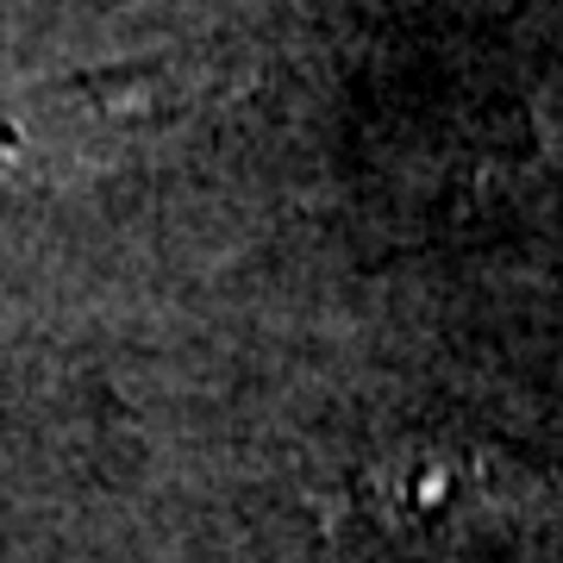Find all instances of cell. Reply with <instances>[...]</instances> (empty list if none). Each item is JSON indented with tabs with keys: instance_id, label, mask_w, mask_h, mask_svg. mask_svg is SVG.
<instances>
[{
	"instance_id": "6da1fadb",
	"label": "cell",
	"mask_w": 563,
	"mask_h": 563,
	"mask_svg": "<svg viewBox=\"0 0 563 563\" xmlns=\"http://www.w3.org/2000/svg\"><path fill=\"white\" fill-rule=\"evenodd\" d=\"M357 507L426 558H495L563 520V483L483 439H407L363 463Z\"/></svg>"
},
{
	"instance_id": "7a4b0ae2",
	"label": "cell",
	"mask_w": 563,
	"mask_h": 563,
	"mask_svg": "<svg viewBox=\"0 0 563 563\" xmlns=\"http://www.w3.org/2000/svg\"><path fill=\"white\" fill-rule=\"evenodd\" d=\"M201 113V81L169 63H120L63 76L25 95L0 125V181L13 188H95L157 169L169 139Z\"/></svg>"
}]
</instances>
